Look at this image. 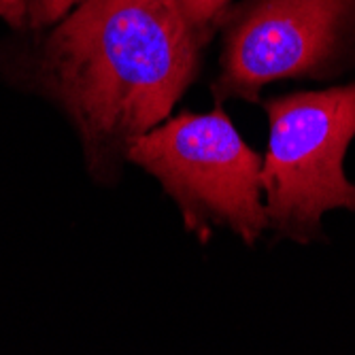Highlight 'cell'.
Returning <instances> with one entry per match:
<instances>
[{"instance_id": "6da1fadb", "label": "cell", "mask_w": 355, "mask_h": 355, "mask_svg": "<svg viewBox=\"0 0 355 355\" xmlns=\"http://www.w3.org/2000/svg\"><path fill=\"white\" fill-rule=\"evenodd\" d=\"M205 47L179 0H83L49 30L0 41V81L53 107L92 183L113 187L198 79Z\"/></svg>"}, {"instance_id": "7a4b0ae2", "label": "cell", "mask_w": 355, "mask_h": 355, "mask_svg": "<svg viewBox=\"0 0 355 355\" xmlns=\"http://www.w3.org/2000/svg\"><path fill=\"white\" fill-rule=\"evenodd\" d=\"M128 164L159 183L185 232L202 245L215 232H230L253 247L268 232L262 155L245 143L221 105L157 123L132 145Z\"/></svg>"}, {"instance_id": "3957f363", "label": "cell", "mask_w": 355, "mask_h": 355, "mask_svg": "<svg viewBox=\"0 0 355 355\" xmlns=\"http://www.w3.org/2000/svg\"><path fill=\"white\" fill-rule=\"evenodd\" d=\"M268 117L262 189L268 230L285 241H324V215L355 213L345 155L355 139V81L257 101Z\"/></svg>"}, {"instance_id": "277c9868", "label": "cell", "mask_w": 355, "mask_h": 355, "mask_svg": "<svg viewBox=\"0 0 355 355\" xmlns=\"http://www.w3.org/2000/svg\"><path fill=\"white\" fill-rule=\"evenodd\" d=\"M219 32L215 105L257 103L279 81L355 75V0H236Z\"/></svg>"}, {"instance_id": "5b68a950", "label": "cell", "mask_w": 355, "mask_h": 355, "mask_svg": "<svg viewBox=\"0 0 355 355\" xmlns=\"http://www.w3.org/2000/svg\"><path fill=\"white\" fill-rule=\"evenodd\" d=\"M83 0H0V21L17 35L43 32L71 15Z\"/></svg>"}, {"instance_id": "8992f818", "label": "cell", "mask_w": 355, "mask_h": 355, "mask_svg": "<svg viewBox=\"0 0 355 355\" xmlns=\"http://www.w3.org/2000/svg\"><path fill=\"white\" fill-rule=\"evenodd\" d=\"M234 3L236 0H179L185 19L207 45L219 32Z\"/></svg>"}]
</instances>
